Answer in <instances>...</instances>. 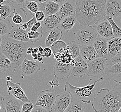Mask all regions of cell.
<instances>
[{
  "label": "cell",
  "instance_id": "7a4b0ae2",
  "mask_svg": "<svg viewBox=\"0 0 121 112\" xmlns=\"http://www.w3.org/2000/svg\"><path fill=\"white\" fill-rule=\"evenodd\" d=\"M95 112H117L121 107V83L116 84L112 90L103 88L92 102Z\"/></svg>",
  "mask_w": 121,
  "mask_h": 112
},
{
  "label": "cell",
  "instance_id": "ab89813d",
  "mask_svg": "<svg viewBox=\"0 0 121 112\" xmlns=\"http://www.w3.org/2000/svg\"><path fill=\"white\" fill-rule=\"evenodd\" d=\"M52 54L53 51L51 48L49 47H46L44 49L43 53L42 54V57L49 58L51 56Z\"/></svg>",
  "mask_w": 121,
  "mask_h": 112
},
{
  "label": "cell",
  "instance_id": "4dcf8cb0",
  "mask_svg": "<svg viewBox=\"0 0 121 112\" xmlns=\"http://www.w3.org/2000/svg\"><path fill=\"white\" fill-rule=\"evenodd\" d=\"M106 19L109 22L111 26L113 33V38L121 37V29L114 22L113 18L112 17L107 16Z\"/></svg>",
  "mask_w": 121,
  "mask_h": 112
},
{
  "label": "cell",
  "instance_id": "9f6ffc18",
  "mask_svg": "<svg viewBox=\"0 0 121 112\" xmlns=\"http://www.w3.org/2000/svg\"><path fill=\"white\" fill-rule=\"evenodd\" d=\"M4 3V0H0V3L2 4H3Z\"/></svg>",
  "mask_w": 121,
  "mask_h": 112
},
{
  "label": "cell",
  "instance_id": "6da1fadb",
  "mask_svg": "<svg viewBox=\"0 0 121 112\" xmlns=\"http://www.w3.org/2000/svg\"><path fill=\"white\" fill-rule=\"evenodd\" d=\"M107 0H75V16L82 26L95 27L107 20L105 6Z\"/></svg>",
  "mask_w": 121,
  "mask_h": 112
},
{
  "label": "cell",
  "instance_id": "83f0119b",
  "mask_svg": "<svg viewBox=\"0 0 121 112\" xmlns=\"http://www.w3.org/2000/svg\"><path fill=\"white\" fill-rule=\"evenodd\" d=\"M85 108L84 103L72 100L70 105L64 112H84Z\"/></svg>",
  "mask_w": 121,
  "mask_h": 112
},
{
  "label": "cell",
  "instance_id": "d4e9b609",
  "mask_svg": "<svg viewBox=\"0 0 121 112\" xmlns=\"http://www.w3.org/2000/svg\"><path fill=\"white\" fill-rule=\"evenodd\" d=\"M53 54L56 62L65 65L70 64L74 59L67 47Z\"/></svg>",
  "mask_w": 121,
  "mask_h": 112
},
{
  "label": "cell",
  "instance_id": "6125c7cd",
  "mask_svg": "<svg viewBox=\"0 0 121 112\" xmlns=\"http://www.w3.org/2000/svg\"><path fill=\"white\" fill-rule=\"evenodd\" d=\"M119 0V1H120V2L121 3V0Z\"/></svg>",
  "mask_w": 121,
  "mask_h": 112
},
{
  "label": "cell",
  "instance_id": "74e56055",
  "mask_svg": "<svg viewBox=\"0 0 121 112\" xmlns=\"http://www.w3.org/2000/svg\"><path fill=\"white\" fill-rule=\"evenodd\" d=\"M35 105L32 103H23L22 105L21 112H31Z\"/></svg>",
  "mask_w": 121,
  "mask_h": 112
},
{
  "label": "cell",
  "instance_id": "7c38bea8",
  "mask_svg": "<svg viewBox=\"0 0 121 112\" xmlns=\"http://www.w3.org/2000/svg\"><path fill=\"white\" fill-rule=\"evenodd\" d=\"M72 102V96L67 92L62 93L56 96L53 109L55 112H64Z\"/></svg>",
  "mask_w": 121,
  "mask_h": 112
},
{
  "label": "cell",
  "instance_id": "bcb514c9",
  "mask_svg": "<svg viewBox=\"0 0 121 112\" xmlns=\"http://www.w3.org/2000/svg\"><path fill=\"white\" fill-rule=\"evenodd\" d=\"M27 0L33 1L36 2L37 3H38V4H41V3L45 2H46V1H48V0Z\"/></svg>",
  "mask_w": 121,
  "mask_h": 112
},
{
  "label": "cell",
  "instance_id": "f35d334b",
  "mask_svg": "<svg viewBox=\"0 0 121 112\" xmlns=\"http://www.w3.org/2000/svg\"><path fill=\"white\" fill-rule=\"evenodd\" d=\"M35 17L37 22H42L45 18V15L42 11H38L35 13Z\"/></svg>",
  "mask_w": 121,
  "mask_h": 112
},
{
  "label": "cell",
  "instance_id": "8992f818",
  "mask_svg": "<svg viewBox=\"0 0 121 112\" xmlns=\"http://www.w3.org/2000/svg\"><path fill=\"white\" fill-rule=\"evenodd\" d=\"M56 96V91L52 89L42 90L38 94L35 105L40 106L49 112H52Z\"/></svg>",
  "mask_w": 121,
  "mask_h": 112
},
{
  "label": "cell",
  "instance_id": "603a6c76",
  "mask_svg": "<svg viewBox=\"0 0 121 112\" xmlns=\"http://www.w3.org/2000/svg\"><path fill=\"white\" fill-rule=\"evenodd\" d=\"M80 56L87 63L99 57L93 45L80 47Z\"/></svg>",
  "mask_w": 121,
  "mask_h": 112
},
{
  "label": "cell",
  "instance_id": "816d5d0a",
  "mask_svg": "<svg viewBox=\"0 0 121 112\" xmlns=\"http://www.w3.org/2000/svg\"><path fill=\"white\" fill-rule=\"evenodd\" d=\"M38 51H39V48H38H38H33V51H34L35 53H37V54Z\"/></svg>",
  "mask_w": 121,
  "mask_h": 112
},
{
  "label": "cell",
  "instance_id": "52a82bcc",
  "mask_svg": "<svg viewBox=\"0 0 121 112\" xmlns=\"http://www.w3.org/2000/svg\"><path fill=\"white\" fill-rule=\"evenodd\" d=\"M107 62V59L98 57L87 63V76L97 79L104 77L105 75Z\"/></svg>",
  "mask_w": 121,
  "mask_h": 112
},
{
  "label": "cell",
  "instance_id": "5bb4252c",
  "mask_svg": "<svg viewBox=\"0 0 121 112\" xmlns=\"http://www.w3.org/2000/svg\"><path fill=\"white\" fill-rule=\"evenodd\" d=\"M63 19L57 13L46 17L41 22V28L45 33H48L56 28H58Z\"/></svg>",
  "mask_w": 121,
  "mask_h": 112
},
{
  "label": "cell",
  "instance_id": "d6a6232c",
  "mask_svg": "<svg viewBox=\"0 0 121 112\" xmlns=\"http://www.w3.org/2000/svg\"><path fill=\"white\" fill-rule=\"evenodd\" d=\"M43 31L41 28V31L39 32L30 31L27 33L28 38L31 42L34 43L39 40L42 37L43 34Z\"/></svg>",
  "mask_w": 121,
  "mask_h": 112
},
{
  "label": "cell",
  "instance_id": "e575fe53",
  "mask_svg": "<svg viewBox=\"0 0 121 112\" xmlns=\"http://www.w3.org/2000/svg\"><path fill=\"white\" fill-rule=\"evenodd\" d=\"M67 44L65 42L60 40L54 43L51 47L53 51V53L54 54L65 49L67 47Z\"/></svg>",
  "mask_w": 121,
  "mask_h": 112
},
{
  "label": "cell",
  "instance_id": "836d02e7",
  "mask_svg": "<svg viewBox=\"0 0 121 112\" xmlns=\"http://www.w3.org/2000/svg\"><path fill=\"white\" fill-rule=\"evenodd\" d=\"M23 7L27 9L30 12L35 13L39 11V4L33 1L26 0Z\"/></svg>",
  "mask_w": 121,
  "mask_h": 112
},
{
  "label": "cell",
  "instance_id": "5b68a950",
  "mask_svg": "<svg viewBox=\"0 0 121 112\" xmlns=\"http://www.w3.org/2000/svg\"><path fill=\"white\" fill-rule=\"evenodd\" d=\"M75 41L80 47L93 45L99 37L95 27L85 26L77 30L75 33Z\"/></svg>",
  "mask_w": 121,
  "mask_h": 112
},
{
  "label": "cell",
  "instance_id": "7402d4cb",
  "mask_svg": "<svg viewBox=\"0 0 121 112\" xmlns=\"http://www.w3.org/2000/svg\"><path fill=\"white\" fill-rule=\"evenodd\" d=\"M39 5V11H43L45 17L57 13L60 7V5L55 2L53 0H49Z\"/></svg>",
  "mask_w": 121,
  "mask_h": 112
},
{
  "label": "cell",
  "instance_id": "f907efd6",
  "mask_svg": "<svg viewBox=\"0 0 121 112\" xmlns=\"http://www.w3.org/2000/svg\"><path fill=\"white\" fill-rule=\"evenodd\" d=\"M6 80L7 82H11L13 80V78L10 76H8L6 78Z\"/></svg>",
  "mask_w": 121,
  "mask_h": 112
},
{
  "label": "cell",
  "instance_id": "ac0fdd59",
  "mask_svg": "<svg viewBox=\"0 0 121 112\" xmlns=\"http://www.w3.org/2000/svg\"><path fill=\"white\" fill-rule=\"evenodd\" d=\"M53 75L59 80L68 78L71 75L70 64L65 65L56 62L53 67Z\"/></svg>",
  "mask_w": 121,
  "mask_h": 112
},
{
  "label": "cell",
  "instance_id": "7dc6e473",
  "mask_svg": "<svg viewBox=\"0 0 121 112\" xmlns=\"http://www.w3.org/2000/svg\"><path fill=\"white\" fill-rule=\"evenodd\" d=\"M38 48H39V53L42 54L43 53V51H44V48L40 46H39L38 47Z\"/></svg>",
  "mask_w": 121,
  "mask_h": 112
},
{
  "label": "cell",
  "instance_id": "4fadbf2b",
  "mask_svg": "<svg viewBox=\"0 0 121 112\" xmlns=\"http://www.w3.org/2000/svg\"><path fill=\"white\" fill-rule=\"evenodd\" d=\"M41 63L38 61H32L25 59L19 66V69L24 76L36 74L41 69Z\"/></svg>",
  "mask_w": 121,
  "mask_h": 112
},
{
  "label": "cell",
  "instance_id": "3957f363",
  "mask_svg": "<svg viewBox=\"0 0 121 112\" xmlns=\"http://www.w3.org/2000/svg\"><path fill=\"white\" fill-rule=\"evenodd\" d=\"M32 42H22L4 36L0 47V52L10 59L16 66L19 67L26 58L28 48L33 47Z\"/></svg>",
  "mask_w": 121,
  "mask_h": 112
},
{
  "label": "cell",
  "instance_id": "ee69618b",
  "mask_svg": "<svg viewBox=\"0 0 121 112\" xmlns=\"http://www.w3.org/2000/svg\"><path fill=\"white\" fill-rule=\"evenodd\" d=\"M26 0H11V1L18 5L23 6Z\"/></svg>",
  "mask_w": 121,
  "mask_h": 112
},
{
  "label": "cell",
  "instance_id": "f6af8a7d",
  "mask_svg": "<svg viewBox=\"0 0 121 112\" xmlns=\"http://www.w3.org/2000/svg\"><path fill=\"white\" fill-rule=\"evenodd\" d=\"M56 3L59 5H61L63 4L64 3L67 1L68 0H53Z\"/></svg>",
  "mask_w": 121,
  "mask_h": 112
},
{
  "label": "cell",
  "instance_id": "f1b7e54d",
  "mask_svg": "<svg viewBox=\"0 0 121 112\" xmlns=\"http://www.w3.org/2000/svg\"><path fill=\"white\" fill-rule=\"evenodd\" d=\"M13 25L8 19H0V35L6 36L13 27Z\"/></svg>",
  "mask_w": 121,
  "mask_h": 112
},
{
  "label": "cell",
  "instance_id": "4316f807",
  "mask_svg": "<svg viewBox=\"0 0 121 112\" xmlns=\"http://www.w3.org/2000/svg\"><path fill=\"white\" fill-rule=\"evenodd\" d=\"M77 22L75 14L73 15L63 18L58 28L62 31L68 32L73 29Z\"/></svg>",
  "mask_w": 121,
  "mask_h": 112
},
{
  "label": "cell",
  "instance_id": "cb8c5ba5",
  "mask_svg": "<svg viewBox=\"0 0 121 112\" xmlns=\"http://www.w3.org/2000/svg\"><path fill=\"white\" fill-rule=\"evenodd\" d=\"M121 51V37L113 38L108 42L107 60L112 58Z\"/></svg>",
  "mask_w": 121,
  "mask_h": 112
},
{
  "label": "cell",
  "instance_id": "11a10c76",
  "mask_svg": "<svg viewBox=\"0 0 121 112\" xmlns=\"http://www.w3.org/2000/svg\"><path fill=\"white\" fill-rule=\"evenodd\" d=\"M42 58L43 57H41V58H39L38 59V61L39 62H41L42 61Z\"/></svg>",
  "mask_w": 121,
  "mask_h": 112
},
{
  "label": "cell",
  "instance_id": "94428289",
  "mask_svg": "<svg viewBox=\"0 0 121 112\" xmlns=\"http://www.w3.org/2000/svg\"><path fill=\"white\" fill-rule=\"evenodd\" d=\"M0 109H1V106L0 105Z\"/></svg>",
  "mask_w": 121,
  "mask_h": 112
},
{
  "label": "cell",
  "instance_id": "db71d44e",
  "mask_svg": "<svg viewBox=\"0 0 121 112\" xmlns=\"http://www.w3.org/2000/svg\"><path fill=\"white\" fill-rule=\"evenodd\" d=\"M32 52H31V51H29L27 50L26 53L28 55H29V54H32Z\"/></svg>",
  "mask_w": 121,
  "mask_h": 112
},
{
  "label": "cell",
  "instance_id": "f5cc1de1",
  "mask_svg": "<svg viewBox=\"0 0 121 112\" xmlns=\"http://www.w3.org/2000/svg\"><path fill=\"white\" fill-rule=\"evenodd\" d=\"M10 1H11V0H4V4H8Z\"/></svg>",
  "mask_w": 121,
  "mask_h": 112
},
{
  "label": "cell",
  "instance_id": "9a60e30c",
  "mask_svg": "<svg viewBox=\"0 0 121 112\" xmlns=\"http://www.w3.org/2000/svg\"><path fill=\"white\" fill-rule=\"evenodd\" d=\"M95 29L99 37L108 40L113 38L111 26L107 20H105L95 26Z\"/></svg>",
  "mask_w": 121,
  "mask_h": 112
},
{
  "label": "cell",
  "instance_id": "277c9868",
  "mask_svg": "<svg viewBox=\"0 0 121 112\" xmlns=\"http://www.w3.org/2000/svg\"><path fill=\"white\" fill-rule=\"evenodd\" d=\"M104 79V77L97 80L90 78L89 84L82 87H76L66 82L64 86V91L70 94L72 96V100L82 101L85 103H90L93 101L96 97V84L103 81Z\"/></svg>",
  "mask_w": 121,
  "mask_h": 112
},
{
  "label": "cell",
  "instance_id": "60d3db41",
  "mask_svg": "<svg viewBox=\"0 0 121 112\" xmlns=\"http://www.w3.org/2000/svg\"><path fill=\"white\" fill-rule=\"evenodd\" d=\"M37 22L36 18L35 16H34L33 15V17L32 18L31 20L29 21L28 22H26L27 25L29 27V31L31 30V29L32 28V26L34 25Z\"/></svg>",
  "mask_w": 121,
  "mask_h": 112
},
{
  "label": "cell",
  "instance_id": "30bf717a",
  "mask_svg": "<svg viewBox=\"0 0 121 112\" xmlns=\"http://www.w3.org/2000/svg\"><path fill=\"white\" fill-rule=\"evenodd\" d=\"M23 103L13 96L9 95L3 98L0 102L5 112H21Z\"/></svg>",
  "mask_w": 121,
  "mask_h": 112
},
{
  "label": "cell",
  "instance_id": "8d00e7d4",
  "mask_svg": "<svg viewBox=\"0 0 121 112\" xmlns=\"http://www.w3.org/2000/svg\"><path fill=\"white\" fill-rule=\"evenodd\" d=\"M118 63H121V51L112 58L107 60V65H113Z\"/></svg>",
  "mask_w": 121,
  "mask_h": 112
},
{
  "label": "cell",
  "instance_id": "44dd1931",
  "mask_svg": "<svg viewBox=\"0 0 121 112\" xmlns=\"http://www.w3.org/2000/svg\"><path fill=\"white\" fill-rule=\"evenodd\" d=\"M108 40L98 37L93 44L99 57L107 59L108 55Z\"/></svg>",
  "mask_w": 121,
  "mask_h": 112
},
{
  "label": "cell",
  "instance_id": "ba28073f",
  "mask_svg": "<svg viewBox=\"0 0 121 112\" xmlns=\"http://www.w3.org/2000/svg\"><path fill=\"white\" fill-rule=\"evenodd\" d=\"M17 67L4 54L0 52V79L12 77Z\"/></svg>",
  "mask_w": 121,
  "mask_h": 112
},
{
  "label": "cell",
  "instance_id": "f546056e",
  "mask_svg": "<svg viewBox=\"0 0 121 112\" xmlns=\"http://www.w3.org/2000/svg\"><path fill=\"white\" fill-rule=\"evenodd\" d=\"M67 47L69 50L73 58L75 59L80 55V46L75 41L67 44Z\"/></svg>",
  "mask_w": 121,
  "mask_h": 112
},
{
  "label": "cell",
  "instance_id": "681fc988",
  "mask_svg": "<svg viewBox=\"0 0 121 112\" xmlns=\"http://www.w3.org/2000/svg\"><path fill=\"white\" fill-rule=\"evenodd\" d=\"M31 55H32V56L33 57V58H35V57H37L38 54H37V53H35L34 52V51H32Z\"/></svg>",
  "mask_w": 121,
  "mask_h": 112
},
{
  "label": "cell",
  "instance_id": "c3c4849f",
  "mask_svg": "<svg viewBox=\"0 0 121 112\" xmlns=\"http://www.w3.org/2000/svg\"><path fill=\"white\" fill-rule=\"evenodd\" d=\"M4 38V35H0V47L1 46L2 44Z\"/></svg>",
  "mask_w": 121,
  "mask_h": 112
},
{
  "label": "cell",
  "instance_id": "b9f144b4",
  "mask_svg": "<svg viewBox=\"0 0 121 112\" xmlns=\"http://www.w3.org/2000/svg\"><path fill=\"white\" fill-rule=\"evenodd\" d=\"M31 112H49L48 110L43 108L37 105H35V107Z\"/></svg>",
  "mask_w": 121,
  "mask_h": 112
},
{
  "label": "cell",
  "instance_id": "680465c9",
  "mask_svg": "<svg viewBox=\"0 0 121 112\" xmlns=\"http://www.w3.org/2000/svg\"><path fill=\"white\" fill-rule=\"evenodd\" d=\"M117 112H121V107H120V108L119 109V110H118V111Z\"/></svg>",
  "mask_w": 121,
  "mask_h": 112
},
{
  "label": "cell",
  "instance_id": "484cf974",
  "mask_svg": "<svg viewBox=\"0 0 121 112\" xmlns=\"http://www.w3.org/2000/svg\"><path fill=\"white\" fill-rule=\"evenodd\" d=\"M63 36V32L59 28L51 30L48 36L45 39V45L48 47H51V46L56 42L61 40Z\"/></svg>",
  "mask_w": 121,
  "mask_h": 112
},
{
  "label": "cell",
  "instance_id": "6f0895ef",
  "mask_svg": "<svg viewBox=\"0 0 121 112\" xmlns=\"http://www.w3.org/2000/svg\"><path fill=\"white\" fill-rule=\"evenodd\" d=\"M3 98V97H2L1 95H0V103L1 102V100L2 99V98Z\"/></svg>",
  "mask_w": 121,
  "mask_h": 112
},
{
  "label": "cell",
  "instance_id": "ffe728a7",
  "mask_svg": "<svg viewBox=\"0 0 121 112\" xmlns=\"http://www.w3.org/2000/svg\"><path fill=\"white\" fill-rule=\"evenodd\" d=\"M75 0H68L62 5H60L57 14L62 19L73 15L75 14Z\"/></svg>",
  "mask_w": 121,
  "mask_h": 112
},
{
  "label": "cell",
  "instance_id": "d6986e66",
  "mask_svg": "<svg viewBox=\"0 0 121 112\" xmlns=\"http://www.w3.org/2000/svg\"><path fill=\"white\" fill-rule=\"evenodd\" d=\"M27 32L22 29L20 25H14L13 27L6 36L22 42H31L29 40Z\"/></svg>",
  "mask_w": 121,
  "mask_h": 112
},
{
  "label": "cell",
  "instance_id": "91938a15",
  "mask_svg": "<svg viewBox=\"0 0 121 112\" xmlns=\"http://www.w3.org/2000/svg\"><path fill=\"white\" fill-rule=\"evenodd\" d=\"M2 4H0V7H1V6H2Z\"/></svg>",
  "mask_w": 121,
  "mask_h": 112
},
{
  "label": "cell",
  "instance_id": "1f68e13d",
  "mask_svg": "<svg viewBox=\"0 0 121 112\" xmlns=\"http://www.w3.org/2000/svg\"><path fill=\"white\" fill-rule=\"evenodd\" d=\"M12 13V8L8 4H2L0 8V19L2 20H6L8 17H10V14Z\"/></svg>",
  "mask_w": 121,
  "mask_h": 112
},
{
  "label": "cell",
  "instance_id": "8fae6325",
  "mask_svg": "<svg viewBox=\"0 0 121 112\" xmlns=\"http://www.w3.org/2000/svg\"><path fill=\"white\" fill-rule=\"evenodd\" d=\"M7 87L8 95H12L23 103L31 102L19 82L13 83L11 82H7Z\"/></svg>",
  "mask_w": 121,
  "mask_h": 112
},
{
  "label": "cell",
  "instance_id": "7bdbcfd3",
  "mask_svg": "<svg viewBox=\"0 0 121 112\" xmlns=\"http://www.w3.org/2000/svg\"><path fill=\"white\" fill-rule=\"evenodd\" d=\"M41 22H37L36 23L32 26L31 29V30L32 31H33V32H36L37 31V30L41 27Z\"/></svg>",
  "mask_w": 121,
  "mask_h": 112
},
{
  "label": "cell",
  "instance_id": "9c48e42d",
  "mask_svg": "<svg viewBox=\"0 0 121 112\" xmlns=\"http://www.w3.org/2000/svg\"><path fill=\"white\" fill-rule=\"evenodd\" d=\"M70 67L71 75L75 77H82L87 75V63L80 55L73 59L70 63Z\"/></svg>",
  "mask_w": 121,
  "mask_h": 112
},
{
  "label": "cell",
  "instance_id": "e0dca14e",
  "mask_svg": "<svg viewBox=\"0 0 121 112\" xmlns=\"http://www.w3.org/2000/svg\"><path fill=\"white\" fill-rule=\"evenodd\" d=\"M105 10L107 16L121 17V3L119 0H107Z\"/></svg>",
  "mask_w": 121,
  "mask_h": 112
},
{
  "label": "cell",
  "instance_id": "d590c367",
  "mask_svg": "<svg viewBox=\"0 0 121 112\" xmlns=\"http://www.w3.org/2000/svg\"><path fill=\"white\" fill-rule=\"evenodd\" d=\"M13 10V16L12 20L13 23L16 25H21L23 23V20L21 16L17 12L16 10L15 9L13 6H12Z\"/></svg>",
  "mask_w": 121,
  "mask_h": 112
},
{
  "label": "cell",
  "instance_id": "2e32d148",
  "mask_svg": "<svg viewBox=\"0 0 121 112\" xmlns=\"http://www.w3.org/2000/svg\"><path fill=\"white\" fill-rule=\"evenodd\" d=\"M105 75L109 80L113 81L118 84L121 83V63L107 65Z\"/></svg>",
  "mask_w": 121,
  "mask_h": 112
}]
</instances>
